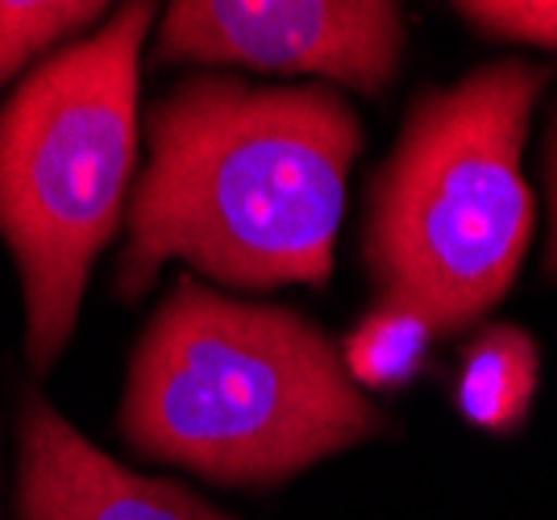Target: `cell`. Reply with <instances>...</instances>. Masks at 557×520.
Segmentation results:
<instances>
[{
  "instance_id": "cell-1",
  "label": "cell",
  "mask_w": 557,
  "mask_h": 520,
  "mask_svg": "<svg viewBox=\"0 0 557 520\" xmlns=\"http://www.w3.org/2000/svg\"><path fill=\"white\" fill-rule=\"evenodd\" d=\"M358 150L362 121L333 88L180 79L146 113L116 296H146L171 259L246 292L325 287Z\"/></svg>"
},
{
  "instance_id": "cell-2",
  "label": "cell",
  "mask_w": 557,
  "mask_h": 520,
  "mask_svg": "<svg viewBox=\"0 0 557 520\" xmlns=\"http://www.w3.org/2000/svg\"><path fill=\"white\" fill-rule=\"evenodd\" d=\"M116 433L146 462L275 487L379 437L383 417L300 308L230 300L184 275L134 346Z\"/></svg>"
},
{
  "instance_id": "cell-3",
  "label": "cell",
  "mask_w": 557,
  "mask_h": 520,
  "mask_svg": "<svg viewBox=\"0 0 557 520\" xmlns=\"http://www.w3.org/2000/svg\"><path fill=\"white\" fill-rule=\"evenodd\" d=\"M549 75L495 59L454 88L420 92L367 196L362 259L379 300L458 333L508 296L533 237L520 159Z\"/></svg>"
},
{
  "instance_id": "cell-4",
  "label": "cell",
  "mask_w": 557,
  "mask_h": 520,
  "mask_svg": "<svg viewBox=\"0 0 557 520\" xmlns=\"http://www.w3.org/2000/svg\"><path fill=\"white\" fill-rule=\"evenodd\" d=\"M150 22L146 0L113 9L96 34L38 63L0 109V237L22 275L34 375L67 350L92 262L129 205Z\"/></svg>"
},
{
  "instance_id": "cell-5",
  "label": "cell",
  "mask_w": 557,
  "mask_h": 520,
  "mask_svg": "<svg viewBox=\"0 0 557 520\" xmlns=\"http://www.w3.org/2000/svg\"><path fill=\"white\" fill-rule=\"evenodd\" d=\"M408 25L392 0H184L159 29V63H242L321 75L383 96L404 63Z\"/></svg>"
},
{
  "instance_id": "cell-6",
  "label": "cell",
  "mask_w": 557,
  "mask_h": 520,
  "mask_svg": "<svg viewBox=\"0 0 557 520\" xmlns=\"http://www.w3.org/2000/svg\"><path fill=\"white\" fill-rule=\"evenodd\" d=\"M13 504L17 520H233L180 483L121 467L38 392L17 412Z\"/></svg>"
},
{
  "instance_id": "cell-7",
  "label": "cell",
  "mask_w": 557,
  "mask_h": 520,
  "mask_svg": "<svg viewBox=\"0 0 557 520\" xmlns=\"http://www.w3.org/2000/svg\"><path fill=\"white\" fill-rule=\"evenodd\" d=\"M541 375L536 342L520 325H487L462 355L454 400L470 425L511 433L524 425Z\"/></svg>"
},
{
  "instance_id": "cell-8",
  "label": "cell",
  "mask_w": 557,
  "mask_h": 520,
  "mask_svg": "<svg viewBox=\"0 0 557 520\" xmlns=\"http://www.w3.org/2000/svg\"><path fill=\"white\" fill-rule=\"evenodd\" d=\"M433 333H437L433 321L420 308L379 300L346 337V350H342L346 375L358 387H379V392L404 387L424 367Z\"/></svg>"
},
{
  "instance_id": "cell-9",
  "label": "cell",
  "mask_w": 557,
  "mask_h": 520,
  "mask_svg": "<svg viewBox=\"0 0 557 520\" xmlns=\"http://www.w3.org/2000/svg\"><path fill=\"white\" fill-rule=\"evenodd\" d=\"M109 13V4L88 0H0V88L22 72L34 54H47L50 47L63 50L67 38L88 29Z\"/></svg>"
},
{
  "instance_id": "cell-10",
  "label": "cell",
  "mask_w": 557,
  "mask_h": 520,
  "mask_svg": "<svg viewBox=\"0 0 557 520\" xmlns=\"http://www.w3.org/2000/svg\"><path fill=\"white\" fill-rule=\"evenodd\" d=\"M454 13L499 42L557 50V0H462Z\"/></svg>"
},
{
  "instance_id": "cell-11",
  "label": "cell",
  "mask_w": 557,
  "mask_h": 520,
  "mask_svg": "<svg viewBox=\"0 0 557 520\" xmlns=\"http://www.w3.org/2000/svg\"><path fill=\"white\" fill-rule=\"evenodd\" d=\"M545 188H549V246H545V275L557 280V109L545 138Z\"/></svg>"
}]
</instances>
